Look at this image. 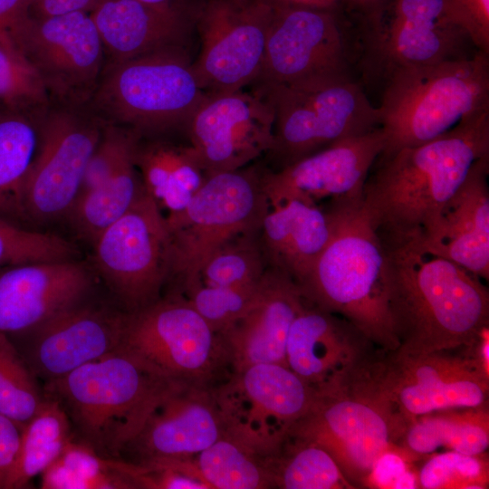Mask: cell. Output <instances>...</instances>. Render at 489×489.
<instances>
[{"label": "cell", "mask_w": 489, "mask_h": 489, "mask_svg": "<svg viewBox=\"0 0 489 489\" xmlns=\"http://www.w3.org/2000/svg\"><path fill=\"white\" fill-rule=\"evenodd\" d=\"M487 155L489 110L431 141L378 158L361 204L382 244H434L446 205L473 165Z\"/></svg>", "instance_id": "obj_1"}, {"label": "cell", "mask_w": 489, "mask_h": 489, "mask_svg": "<svg viewBox=\"0 0 489 489\" xmlns=\"http://www.w3.org/2000/svg\"><path fill=\"white\" fill-rule=\"evenodd\" d=\"M383 246L398 349L417 353L473 346L489 327V292L481 279L418 247Z\"/></svg>", "instance_id": "obj_2"}, {"label": "cell", "mask_w": 489, "mask_h": 489, "mask_svg": "<svg viewBox=\"0 0 489 489\" xmlns=\"http://www.w3.org/2000/svg\"><path fill=\"white\" fill-rule=\"evenodd\" d=\"M321 206L330 219L331 237L298 285L303 299L345 318L378 348L398 349L388 309L386 252L361 197Z\"/></svg>", "instance_id": "obj_3"}, {"label": "cell", "mask_w": 489, "mask_h": 489, "mask_svg": "<svg viewBox=\"0 0 489 489\" xmlns=\"http://www.w3.org/2000/svg\"><path fill=\"white\" fill-rule=\"evenodd\" d=\"M176 380L119 348L46 383V390L60 402L82 442L117 458Z\"/></svg>", "instance_id": "obj_4"}, {"label": "cell", "mask_w": 489, "mask_h": 489, "mask_svg": "<svg viewBox=\"0 0 489 489\" xmlns=\"http://www.w3.org/2000/svg\"><path fill=\"white\" fill-rule=\"evenodd\" d=\"M379 106L385 145L379 157L431 141L489 110V54L395 70Z\"/></svg>", "instance_id": "obj_5"}, {"label": "cell", "mask_w": 489, "mask_h": 489, "mask_svg": "<svg viewBox=\"0 0 489 489\" xmlns=\"http://www.w3.org/2000/svg\"><path fill=\"white\" fill-rule=\"evenodd\" d=\"M253 88L274 109L273 144L264 155L273 167L271 170L379 127V107L350 75Z\"/></svg>", "instance_id": "obj_6"}, {"label": "cell", "mask_w": 489, "mask_h": 489, "mask_svg": "<svg viewBox=\"0 0 489 489\" xmlns=\"http://www.w3.org/2000/svg\"><path fill=\"white\" fill-rule=\"evenodd\" d=\"M371 366L343 386L317 392L288 435L325 449L354 488L366 487L375 463L397 446L407 424L373 382Z\"/></svg>", "instance_id": "obj_7"}, {"label": "cell", "mask_w": 489, "mask_h": 489, "mask_svg": "<svg viewBox=\"0 0 489 489\" xmlns=\"http://www.w3.org/2000/svg\"><path fill=\"white\" fill-rule=\"evenodd\" d=\"M264 169L249 165L209 175L185 208L165 216L170 237L169 282H175L177 293L197 279L206 261L221 246L260 230L270 208Z\"/></svg>", "instance_id": "obj_8"}, {"label": "cell", "mask_w": 489, "mask_h": 489, "mask_svg": "<svg viewBox=\"0 0 489 489\" xmlns=\"http://www.w3.org/2000/svg\"><path fill=\"white\" fill-rule=\"evenodd\" d=\"M208 92L185 46L112 63L99 90L101 106L139 131L185 129Z\"/></svg>", "instance_id": "obj_9"}, {"label": "cell", "mask_w": 489, "mask_h": 489, "mask_svg": "<svg viewBox=\"0 0 489 489\" xmlns=\"http://www.w3.org/2000/svg\"><path fill=\"white\" fill-rule=\"evenodd\" d=\"M120 348L169 378L206 388H215L234 371L220 333L178 294L125 312Z\"/></svg>", "instance_id": "obj_10"}, {"label": "cell", "mask_w": 489, "mask_h": 489, "mask_svg": "<svg viewBox=\"0 0 489 489\" xmlns=\"http://www.w3.org/2000/svg\"><path fill=\"white\" fill-rule=\"evenodd\" d=\"M213 395L225 436L265 460L311 408L317 391L286 366L258 363L233 371Z\"/></svg>", "instance_id": "obj_11"}, {"label": "cell", "mask_w": 489, "mask_h": 489, "mask_svg": "<svg viewBox=\"0 0 489 489\" xmlns=\"http://www.w3.org/2000/svg\"><path fill=\"white\" fill-rule=\"evenodd\" d=\"M371 377L406 423L437 410L488 404L489 369L474 346L417 353L381 349Z\"/></svg>", "instance_id": "obj_12"}, {"label": "cell", "mask_w": 489, "mask_h": 489, "mask_svg": "<svg viewBox=\"0 0 489 489\" xmlns=\"http://www.w3.org/2000/svg\"><path fill=\"white\" fill-rule=\"evenodd\" d=\"M360 44L367 73L384 79L395 70L473 54L467 34L444 0H381L361 14ZM476 49V48H475Z\"/></svg>", "instance_id": "obj_13"}, {"label": "cell", "mask_w": 489, "mask_h": 489, "mask_svg": "<svg viewBox=\"0 0 489 489\" xmlns=\"http://www.w3.org/2000/svg\"><path fill=\"white\" fill-rule=\"evenodd\" d=\"M92 245L95 267L125 312L161 298L170 278V237L164 215L144 187Z\"/></svg>", "instance_id": "obj_14"}, {"label": "cell", "mask_w": 489, "mask_h": 489, "mask_svg": "<svg viewBox=\"0 0 489 489\" xmlns=\"http://www.w3.org/2000/svg\"><path fill=\"white\" fill-rule=\"evenodd\" d=\"M200 41L193 69L208 93L244 89L263 62L273 5L267 0L184 2Z\"/></svg>", "instance_id": "obj_15"}, {"label": "cell", "mask_w": 489, "mask_h": 489, "mask_svg": "<svg viewBox=\"0 0 489 489\" xmlns=\"http://www.w3.org/2000/svg\"><path fill=\"white\" fill-rule=\"evenodd\" d=\"M350 48L339 12L273 5L260 72L252 86L350 75Z\"/></svg>", "instance_id": "obj_16"}, {"label": "cell", "mask_w": 489, "mask_h": 489, "mask_svg": "<svg viewBox=\"0 0 489 489\" xmlns=\"http://www.w3.org/2000/svg\"><path fill=\"white\" fill-rule=\"evenodd\" d=\"M274 109L253 88L208 93L184 130L203 167L212 175L244 168L271 149Z\"/></svg>", "instance_id": "obj_17"}, {"label": "cell", "mask_w": 489, "mask_h": 489, "mask_svg": "<svg viewBox=\"0 0 489 489\" xmlns=\"http://www.w3.org/2000/svg\"><path fill=\"white\" fill-rule=\"evenodd\" d=\"M5 32L46 88L60 95L86 91L101 72L104 48L88 12L45 17L29 14Z\"/></svg>", "instance_id": "obj_18"}, {"label": "cell", "mask_w": 489, "mask_h": 489, "mask_svg": "<svg viewBox=\"0 0 489 489\" xmlns=\"http://www.w3.org/2000/svg\"><path fill=\"white\" fill-rule=\"evenodd\" d=\"M101 137L96 126L74 114L58 112L47 119L24 185L25 217L43 222L70 213Z\"/></svg>", "instance_id": "obj_19"}, {"label": "cell", "mask_w": 489, "mask_h": 489, "mask_svg": "<svg viewBox=\"0 0 489 489\" xmlns=\"http://www.w3.org/2000/svg\"><path fill=\"white\" fill-rule=\"evenodd\" d=\"M380 349L345 318L304 300L289 330L287 367L317 392L366 371Z\"/></svg>", "instance_id": "obj_20"}, {"label": "cell", "mask_w": 489, "mask_h": 489, "mask_svg": "<svg viewBox=\"0 0 489 489\" xmlns=\"http://www.w3.org/2000/svg\"><path fill=\"white\" fill-rule=\"evenodd\" d=\"M385 139L379 127L341 139L277 170L264 169L263 185L270 206L289 199L314 205L362 197Z\"/></svg>", "instance_id": "obj_21"}, {"label": "cell", "mask_w": 489, "mask_h": 489, "mask_svg": "<svg viewBox=\"0 0 489 489\" xmlns=\"http://www.w3.org/2000/svg\"><path fill=\"white\" fill-rule=\"evenodd\" d=\"M225 436L213 388L176 380L155 404L124 453L133 463L195 458Z\"/></svg>", "instance_id": "obj_22"}, {"label": "cell", "mask_w": 489, "mask_h": 489, "mask_svg": "<svg viewBox=\"0 0 489 489\" xmlns=\"http://www.w3.org/2000/svg\"><path fill=\"white\" fill-rule=\"evenodd\" d=\"M124 319L125 311L82 302L24 335L27 342L20 352L48 383L120 348Z\"/></svg>", "instance_id": "obj_23"}, {"label": "cell", "mask_w": 489, "mask_h": 489, "mask_svg": "<svg viewBox=\"0 0 489 489\" xmlns=\"http://www.w3.org/2000/svg\"><path fill=\"white\" fill-rule=\"evenodd\" d=\"M92 278L75 259L24 264L0 272V332L25 335L82 302Z\"/></svg>", "instance_id": "obj_24"}, {"label": "cell", "mask_w": 489, "mask_h": 489, "mask_svg": "<svg viewBox=\"0 0 489 489\" xmlns=\"http://www.w3.org/2000/svg\"><path fill=\"white\" fill-rule=\"evenodd\" d=\"M297 283L268 267L247 310L220 333L234 371L258 363L286 366L285 348L291 325L303 305Z\"/></svg>", "instance_id": "obj_25"}, {"label": "cell", "mask_w": 489, "mask_h": 489, "mask_svg": "<svg viewBox=\"0 0 489 489\" xmlns=\"http://www.w3.org/2000/svg\"><path fill=\"white\" fill-rule=\"evenodd\" d=\"M90 15L112 63L171 46H185L193 33L184 3L99 0Z\"/></svg>", "instance_id": "obj_26"}, {"label": "cell", "mask_w": 489, "mask_h": 489, "mask_svg": "<svg viewBox=\"0 0 489 489\" xmlns=\"http://www.w3.org/2000/svg\"><path fill=\"white\" fill-rule=\"evenodd\" d=\"M488 173L489 155L473 165L443 210L437 240L422 249L485 281L489 279Z\"/></svg>", "instance_id": "obj_27"}, {"label": "cell", "mask_w": 489, "mask_h": 489, "mask_svg": "<svg viewBox=\"0 0 489 489\" xmlns=\"http://www.w3.org/2000/svg\"><path fill=\"white\" fill-rule=\"evenodd\" d=\"M331 237V224L319 205L289 199L264 216L259 240L268 267L299 285L311 272Z\"/></svg>", "instance_id": "obj_28"}, {"label": "cell", "mask_w": 489, "mask_h": 489, "mask_svg": "<svg viewBox=\"0 0 489 489\" xmlns=\"http://www.w3.org/2000/svg\"><path fill=\"white\" fill-rule=\"evenodd\" d=\"M134 158L144 190L164 216L185 208L209 176L188 140L138 138Z\"/></svg>", "instance_id": "obj_29"}, {"label": "cell", "mask_w": 489, "mask_h": 489, "mask_svg": "<svg viewBox=\"0 0 489 489\" xmlns=\"http://www.w3.org/2000/svg\"><path fill=\"white\" fill-rule=\"evenodd\" d=\"M396 446L413 462L442 448L466 455L485 453L489 446L488 404L417 416L407 423Z\"/></svg>", "instance_id": "obj_30"}, {"label": "cell", "mask_w": 489, "mask_h": 489, "mask_svg": "<svg viewBox=\"0 0 489 489\" xmlns=\"http://www.w3.org/2000/svg\"><path fill=\"white\" fill-rule=\"evenodd\" d=\"M139 464L104 456L72 439L42 474L43 489H135Z\"/></svg>", "instance_id": "obj_31"}, {"label": "cell", "mask_w": 489, "mask_h": 489, "mask_svg": "<svg viewBox=\"0 0 489 489\" xmlns=\"http://www.w3.org/2000/svg\"><path fill=\"white\" fill-rule=\"evenodd\" d=\"M73 439L72 426L60 402L47 395L38 412L23 427L18 454L5 489L25 488Z\"/></svg>", "instance_id": "obj_32"}, {"label": "cell", "mask_w": 489, "mask_h": 489, "mask_svg": "<svg viewBox=\"0 0 489 489\" xmlns=\"http://www.w3.org/2000/svg\"><path fill=\"white\" fill-rule=\"evenodd\" d=\"M134 154L101 184L81 193L68 214L78 232L91 243L130 208L143 190Z\"/></svg>", "instance_id": "obj_33"}, {"label": "cell", "mask_w": 489, "mask_h": 489, "mask_svg": "<svg viewBox=\"0 0 489 489\" xmlns=\"http://www.w3.org/2000/svg\"><path fill=\"white\" fill-rule=\"evenodd\" d=\"M264 462L274 488L354 489L325 449L295 436H288Z\"/></svg>", "instance_id": "obj_34"}, {"label": "cell", "mask_w": 489, "mask_h": 489, "mask_svg": "<svg viewBox=\"0 0 489 489\" xmlns=\"http://www.w3.org/2000/svg\"><path fill=\"white\" fill-rule=\"evenodd\" d=\"M40 137L18 113L0 114V215L25 217L24 191Z\"/></svg>", "instance_id": "obj_35"}, {"label": "cell", "mask_w": 489, "mask_h": 489, "mask_svg": "<svg viewBox=\"0 0 489 489\" xmlns=\"http://www.w3.org/2000/svg\"><path fill=\"white\" fill-rule=\"evenodd\" d=\"M195 459L211 489L274 488L264 459L228 436L216 440Z\"/></svg>", "instance_id": "obj_36"}, {"label": "cell", "mask_w": 489, "mask_h": 489, "mask_svg": "<svg viewBox=\"0 0 489 489\" xmlns=\"http://www.w3.org/2000/svg\"><path fill=\"white\" fill-rule=\"evenodd\" d=\"M267 268L258 231L236 236L221 246L206 261L196 281L209 286L253 287Z\"/></svg>", "instance_id": "obj_37"}, {"label": "cell", "mask_w": 489, "mask_h": 489, "mask_svg": "<svg viewBox=\"0 0 489 489\" xmlns=\"http://www.w3.org/2000/svg\"><path fill=\"white\" fill-rule=\"evenodd\" d=\"M46 398L20 350L0 332V414L23 427Z\"/></svg>", "instance_id": "obj_38"}, {"label": "cell", "mask_w": 489, "mask_h": 489, "mask_svg": "<svg viewBox=\"0 0 489 489\" xmlns=\"http://www.w3.org/2000/svg\"><path fill=\"white\" fill-rule=\"evenodd\" d=\"M415 471L417 488L485 489L489 486L488 457L446 450L433 453Z\"/></svg>", "instance_id": "obj_39"}, {"label": "cell", "mask_w": 489, "mask_h": 489, "mask_svg": "<svg viewBox=\"0 0 489 489\" xmlns=\"http://www.w3.org/2000/svg\"><path fill=\"white\" fill-rule=\"evenodd\" d=\"M47 88L36 69L14 45L5 32H0V101L17 110L44 103Z\"/></svg>", "instance_id": "obj_40"}, {"label": "cell", "mask_w": 489, "mask_h": 489, "mask_svg": "<svg viewBox=\"0 0 489 489\" xmlns=\"http://www.w3.org/2000/svg\"><path fill=\"white\" fill-rule=\"evenodd\" d=\"M77 248L62 237L30 231L0 219V268L74 259Z\"/></svg>", "instance_id": "obj_41"}, {"label": "cell", "mask_w": 489, "mask_h": 489, "mask_svg": "<svg viewBox=\"0 0 489 489\" xmlns=\"http://www.w3.org/2000/svg\"><path fill=\"white\" fill-rule=\"evenodd\" d=\"M260 283V282H259ZM253 287L209 286L196 281L178 295L217 333L224 332L250 306L257 292Z\"/></svg>", "instance_id": "obj_42"}, {"label": "cell", "mask_w": 489, "mask_h": 489, "mask_svg": "<svg viewBox=\"0 0 489 489\" xmlns=\"http://www.w3.org/2000/svg\"><path fill=\"white\" fill-rule=\"evenodd\" d=\"M135 476L138 488L211 489L195 458L158 459L139 464Z\"/></svg>", "instance_id": "obj_43"}, {"label": "cell", "mask_w": 489, "mask_h": 489, "mask_svg": "<svg viewBox=\"0 0 489 489\" xmlns=\"http://www.w3.org/2000/svg\"><path fill=\"white\" fill-rule=\"evenodd\" d=\"M451 19L474 46L489 54V0H444Z\"/></svg>", "instance_id": "obj_44"}, {"label": "cell", "mask_w": 489, "mask_h": 489, "mask_svg": "<svg viewBox=\"0 0 489 489\" xmlns=\"http://www.w3.org/2000/svg\"><path fill=\"white\" fill-rule=\"evenodd\" d=\"M414 462L396 446L385 452L375 463L368 488H417Z\"/></svg>", "instance_id": "obj_45"}, {"label": "cell", "mask_w": 489, "mask_h": 489, "mask_svg": "<svg viewBox=\"0 0 489 489\" xmlns=\"http://www.w3.org/2000/svg\"><path fill=\"white\" fill-rule=\"evenodd\" d=\"M22 427L0 414V489H5L14 465L22 435Z\"/></svg>", "instance_id": "obj_46"}, {"label": "cell", "mask_w": 489, "mask_h": 489, "mask_svg": "<svg viewBox=\"0 0 489 489\" xmlns=\"http://www.w3.org/2000/svg\"><path fill=\"white\" fill-rule=\"evenodd\" d=\"M99 0H33L36 16L45 17L72 12L91 10Z\"/></svg>", "instance_id": "obj_47"}, {"label": "cell", "mask_w": 489, "mask_h": 489, "mask_svg": "<svg viewBox=\"0 0 489 489\" xmlns=\"http://www.w3.org/2000/svg\"><path fill=\"white\" fill-rule=\"evenodd\" d=\"M33 0H0V32L31 14Z\"/></svg>", "instance_id": "obj_48"}, {"label": "cell", "mask_w": 489, "mask_h": 489, "mask_svg": "<svg viewBox=\"0 0 489 489\" xmlns=\"http://www.w3.org/2000/svg\"><path fill=\"white\" fill-rule=\"evenodd\" d=\"M272 5L302 6L339 12L341 0H267Z\"/></svg>", "instance_id": "obj_49"}, {"label": "cell", "mask_w": 489, "mask_h": 489, "mask_svg": "<svg viewBox=\"0 0 489 489\" xmlns=\"http://www.w3.org/2000/svg\"><path fill=\"white\" fill-rule=\"evenodd\" d=\"M381 0H341V6L346 10L357 12L363 14Z\"/></svg>", "instance_id": "obj_50"}, {"label": "cell", "mask_w": 489, "mask_h": 489, "mask_svg": "<svg viewBox=\"0 0 489 489\" xmlns=\"http://www.w3.org/2000/svg\"><path fill=\"white\" fill-rule=\"evenodd\" d=\"M139 1L148 3V4H153V5L169 4V3L174 2V0H139Z\"/></svg>", "instance_id": "obj_51"}]
</instances>
